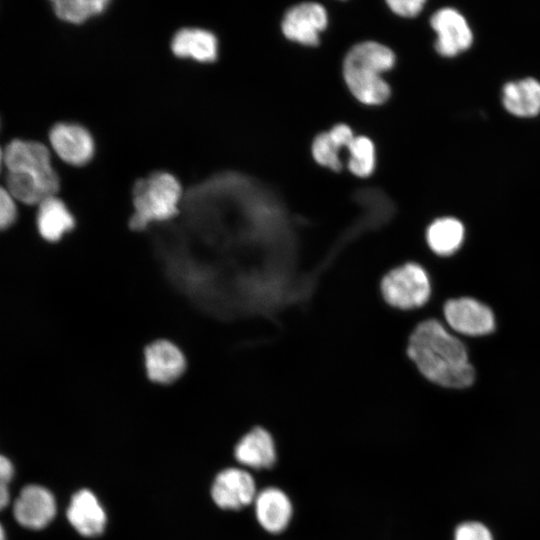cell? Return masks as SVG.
<instances>
[{
    "mask_svg": "<svg viewBox=\"0 0 540 540\" xmlns=\"http://www.w3.org/2000/svg\"><path fill=\"white\" fill-rule=\"evenodd\" d=\"M407 352L419 371L435 384L465 388L474 381V368L464 344L435 319L426 320L415 328Z\"/></svg>",
    "mask_w": 540,
    "mask_h": 540,
    "instance_id": "6da1fadb",
    "label": "cell"
},
{
    "mask_svg": "<svg viewBox=\"0 0 540 540\" xmlns=\"http://www.w3.org/2000/svg\"><path fill=\"white\" fill-rule=\"evenodd\" d=\"M2 161L7 169L6 189L14 199L39 205L58 191V176L43 144L15 139L2 151Z\"/></svg>",
    "mask_w": 540,
    "mask_h": 540,
    "instance_id": "7a4b0ae2",
    "label": "cell"
},
{
    "mask_svg": "<svg viewBox=\"0 0 540 540\" xmlns=\"http://www.w3.org/2000/svg\"><path fill=\"white\" fill-rule=\"evenodd\" d=\"M395 55L388 47L372 41L354 46L346 55L343 73L351 93L362 103L377 105L390 96L382 73L390 70Z\"/></svg>",
    "mask_w": 540,
    "mask_h": 540,
    "instance_id": "3957f363",
    "label": "cell"
},
{
    "mask_svg": "<svg viewBox=\"0 0 540 540\" xmlns=\"http://www.w3.org/2000/svg\"><path fill=\"white\" fill-rule=\"evenodd\" d=\"M180 196V184L171 174L157 172L138 180L133 189L134 213L130 227L142 230L150 222L172 218L177 213Z\"/></svg>",
    "mask_w": 540,
    "mask_h": 540,
    "instance_id": "277c9868",
    "label": "cell"
},
{
    "mask_svg": "<svg viewBox=\"0 0 540 540\" xmlns=\"http://www.w3.org/2000/svg\"><path fill=\"white\" fill-rule=\"evenodd\" d=\"M384 299L401 309L424 305L431 294L426 271L416 263H407L387 273L381 282Z\"/></svg>",
    "mask_w": 540,
    "mask_h": 540,
    "instance_id": "5b68a950",
    "label": "cell"
},
{
    "mask_svg": "<svg viewBox=\"0 0 540 540\" xmlns=\"http://www.w3.org/2000/svg\"><path fill=\"white\" fill-rule=\"evenodd\" d=\"M444 316L448 324L461 334L481 336L495 329L491 309L470 297L448 300L444 305Z\"/></svg>",
    "mask_w": 540,
    "mask_h": 540,
    "instance_id": "8992f818",
    "label": "cell"
},
{
    "mask_svg": "<svg viewBox=\"0 0 540 540\" xmlns=\"http://www.w3.org/2000/svg\"><path fill=\"white\" fill-rule=\"evenodd\" d=\"M430 24L437 34L435 48L442 56H456L467 50L473 42L471 28L456 9H439L432 15Z\"/></svg>",
    "mask_w": 540,
    "mask_h": 540,
    "instance_id": "52a82bcc",
    "label": "cell"
},
{
    "mask_svg": "<svg viewBox=\"0 0 540 540\" xmlns=\"http://www.w3.org/2000/svg\"><path fill=\"white\" fill-rule=\"evenodd\" d=\"M215 504L222 509L238 510L256 498V484L251 474L239 468H227L217 474L211 488Z\"/></svg>",
    "mask_w": 540,
    "mask_h": 540,
    "instance_id": "ba28073f",
    "label": "cell"
},
{
    "mask_svg": "<svg viewBox=\"0 0 540 540\" xmlns=\"http://www.w3.org/2000/svg\"><path fill=\"white\" fill-rule=\"evenodd\" d=\"M327 25V13L323 6L314 2L292 7L282 21L284 35L295 42L313 46L319 42V33Z\"/></svg>",
    "mask_w": 540,
    "mask_h": 540,
    "instance_id": "9c48e42d",
    "label": "cell"
},
{
    "mask_svg": "<svg viewBox=\"0 0 540 540\" xmlns=\"http://www.w3.org/2000/svg\"><path fill=\"white\" fill-rule=\"evenodd\" d=\"M15 519L23 527L42 529L54 518L56 502L52 493L39 485L22 489L13 508Z\"/></svg>",
    "mask_w": 540,
    "mask_h": 540,
    "instance_id": "30bf717a",
    "label": "cell"
},
{
    "mask_svg": "<svg viewBox=\"0 0 540 540\" xmlns=\"http://www.w3.org/2000/svg\"><path fill=\"white\" fill-rule=\"evenodd\" d=\"M54 151L73 165L86 163L93 155V140L86 129L79 125L59 123L49 133Z\"/></svg>",
    "mask_w": 540,
    "mask_h": 540,
    "instance_id": "8fae6325",
    "label": "cell"
},
{
    "mask_svg": "<svg viewBox=\"0 0 540 540\" xmlns=\"http://www.w3.org/2000/svg\"><path fill=\"white\" fill-rule=\"evenodd\" d=\"M145 367L152 381L168 384L182 375L185 359L176 345L166 340H159L146 348Z\"/></svg>",
    "mask_w": 540,
    "mask_h": 540,
    "instance_id": "7c38bea8",
    "label": "cell"
},
{
    "mask_svg": "<svg viewBox=\"0 0 540 540\" xmlns=\"http://www.w3.org/2000/svg\"><path fill=\"white\" fill-rule=\"evenodd\" d=\"M67 518L75 530L86 537L99 535L106 524V514L96 496L87 489L76 492L70 501Z\"/></svg>",
    "mask_w": 540,
    "mask_h": 540,
    "instance_id": "4fadbf2b",
    "label": "cell"
},
{
    "mask_svg": "<svg viewBox=\"0 0 540 540\" xmlns=\"http://www.w3.org/2000/svg\"><path fill=\"white\" fill-rule=\"evenodd\" d=\"M292 513L289 497L279 488L263 489L255 498L257 521L270 533L282 532L288 526Z\"/></svg>",
    "mask_w": 540,
    "mask_h": 540,
    "instance_id": "5bb4252c",
    "label": "cell"
},
{
    "mask_svg": "<svg viewBox=\"0 0 540 540\" xmlns=\"http://www.w3.org/2000/svg\"><path fill=\"white\" fill-rule=\"evenodd\" d=\"M234 456L240 464L250 468H270L276 461L274 440L268 431L255 427L238 441Z\"/></svg>",
    "mask_w": 540,
    "mask_h": 540,
    "instance_id": "9a60e30c",
    "label": "cell"
},
{
    "mask_svg": "<svg viewBox=\"0 0 540 540\" xmlns=\"http://www.w3.org/2000/svg\"><path fill=\"white\" fill-rule=\"evenodd\" d=\"M502 102L514 116H536L540 113V82L528 77L506 83L502 90Z\"/></svg>",
    "mask_w": 540,
    "mask_h": 540,
    "instance_id": "2e32d148",
    "label": "cell"
},
{
    "mask_svg": "<svg viewBox=\"0 0 540 540\" xmlns=\"http://www.w3.org/2000/svg\"><path fill=\"white\" fill-rule=\"evenodd\" d=\"M354 138L349 126L336 125L329 132L316 136L312 144L313 157L320 165L339 171L342 168L339 153L344 147L348 149Z\"/></svg>",
    "mask_w": 540,
    "mask_h": 540,
    "instance_id": "e0dca14e",
    "label": "cell"
},
{
    "mask_svg": "<svg viewBox=\"0 0 540 540\" xmlns=\"http://www.w3.org/2000/svg\"><path fill=\"white\" fill-rule=\"evenodd\" d=\"M171 47L177 56L190 57L202 62L213 61L217 56L216 37L202 29H181L175 34Z\"/></svg>",
    "mask_w": 540,
    "mask_h": 540,
    "instance_id": "ac0fdd59",
    "label": "cell"
},
{
    "mask_svg": "<svg viewBox=\"0 0 540 540\" xmlns=\"http://www.w3.org/2000/svg\"><path fill=\"white\" fill-rule=\"evenodd\" d=\"M37 227L45 240L54 242L74 227V219L65 204L52 196L39 204Z\"/></svg>",
    "mask_w": 540,
    "mask_h": 540,
    "instance_id": "d6986e66",
    "label": "cell"
},
{
    "mask_svg": "<svg viewBox=\"0 0 540 540\" xmlns=\"http://www.w3.org/2000/svg\"><path fill=\"white\" fill-rule=\"evenodd\" d=\"M426 238L433 252L440 256H449L461 246L464 239V227L456 218H439L428 227Z\"/></svg>",
    "mask_w": 540,
    "mask_h": 540,
    "instance_id": "ffe728a7",
    "label": "cell"
},
{
    "mask_svg": "<svg viewBox=\"0 0 540 540\" xmlns=\"http://www.w3.org/2000/svg\"><path fill=\"white\" fill-rule=\"evenodd\" d=\"M347 150L349 170L358 177L369 176L375 168V149L372 141L365 136L355 137Z\"/></svg>",
    "mask_w": 540,
    "mask_h": 540,
    "instance_id": "44dd1931",
    "label": "cell"
},
{
    "mask_svg": "<svg viewBox=\"0 0 540 540\" xmlns=\"http://www.w3.org/2000/svg\"><path fill=\"white\" fill-rule=\"evenodd\" d=\"M106 4V0H55L52 2L56 15L73 23H80L100 13Z\"/></svg>",
    "mask_w": 540,
    "mask_h": 540,
    "instance_id": "7402d4cb",
    "label": "cell"
},
{
    "mask_svg": "<svg viewBox=\"0 0 540 540\" xmlns=\"http://www.w3.org/2000/svg\"><path fill=\"white\" fill-rule=\"evenodd\" d=\"M454 540H493V538L482 523L465 522L456 528Z\"/></svg>",
    "mask_w": 540,
    "mask_h": 540,
    "instance_id": "603a6c76",
    "label": "cell"
},
{
    "mask_svg": "<svg viewBox=\"0 0 540 540\" xmlns=\"http://www.w3.org/2000/svg\"><path fill=\"white\" fill-rule=\"evenodd\" d=\"M17 211L12 195L2 187L0 189V226L8 228L16 219Z\"/></svg>",
    "mask_w": 540,
    "mask_h": 540,
    "instance_id": "cb8c5ba5",
    "label": "cell"
},
{
    "mask_svg": "<svg viewBox=\"0 0 540 540\" xmlns=\"http://www.w3.org/2000/svg\"><path fill=\"white\" fill-rule=\"evenodd\" d=\"M390 9L397 15L403 17L417 16L423 9L425 1L423 0H389L387 1Z\"/></svg>",
    "mask_w": 540,
    "mask_h": 540,
    "instance_id": "d4e9b609",
    "label": "cell"
},
{
    "mask_svg": "<svg viewBox=\"0 0 540 540\" xmlns=\"http://www.w3.org/2000/svg\"><path fill=\"white\" fill-rule=\"evenodd\" d=\"M13 475V466L8 458L1 456L0 460V477H1V489H0V504L1 507L7 505L9 501V491L7 484L11 480Z\"/></svg>",
    "mask_w": 540,
    "mask_h": 540,
    "instance_id": "484cf974",
    "label": "cell"
}]
</instances>
